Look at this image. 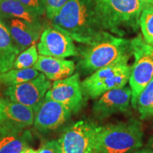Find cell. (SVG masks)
Returning <instances> with one entry per match:
<instances>
[{"label":"cell","instance_id":"1","mask_svg":"<svg viewBox=\"0 0 153 153\" xmlns=\"http://www.w3.org/2000/svg\"><path fill=\"white\" fill-rule=\"evenodd\" d=\"M51 22L53 27L86 45H92L112 35L94 0H70Z\"/></svg>","mask_w":153,"mask_h":153},{"label":"cell","instance_id":"2","mask_svg":"<svg viewBox=\"0 0 153 153\" xmlns=\"http://www.w3.org/2000/svg\"><path fill=\"white\" fill-rule=\"evenodd\" d=\"M79 54L78 70L84 74H91L99 69L129 59L132 55L131 41L111 35L92 45H87Z\"/></svg>","mask_w":153,"mask_h":153},{"label":"cell","instance_id":"3","mask_svg":"<svg viewBox=\"0 0 153 153\" xmlns=\"http://www.w3.org/2000/svg\"><path fill=\"white\" fill-rule=\"evenodd\" d=\"M143 132L140 122H128L100 126L97 153H133L143 145Z\"/></svg>","mask_w":153,"mask_h":153},{"label":"cell","instance_id":"4","mask_svg":"<svg viewBox=\"0 0 153 153\" xmlns=\"http://www.w3.org/2000/svg\"><path fill=\"white\" fill-rule=\"evenodd\" d=\"M111 33L123 36L124 29L136 30L145 7L138 0H94Z\"/></svg>","mask_w":153,"mask_h":153},{"label":"cell","instance_id":"5","mask_svg":"<svg viewBox=\"0 0 153 153\" xmlns=\"http://www.w3.org/2000/svg\"><path fill=\"white\" fill-rule=\"evenodd\" d=\"M129 59H123L99 69L81 82L86 99H97L106 91L125 87L129 81Z\"/></svg>","mask_w":153,"mask_h":153},{"label":"cell","instance_id":"6","mask_svg":"<svg viewBox=\"0 0 153 153\" xmlns=\"http://www.w3.org/2000/svg\"><path fill=\"white\" fill-rule=\"evenodd\" d=\"M134 62L131 68L129 84L131 89V104L136 109L140 94L153 78V45L141 36L131 41Z\"/></svg>","mask_w":153,"mask_h":153},{"label":"cell","instance_id":"7","mask_svg":"<svg viewBox=\"0 0 153 153\" xmlns=\"http://www.w3.org/2000/svg\"><path fill=\"white\" fill-rule=\"evenodd\" d=\"M100 126L89 120H79L66 128L57 140L62 153H97Z\"/></svg>","mask_w":153,"mask_h":153},{"label":"cell","instance_id":"8","mask_svg":"<svg viewBox=\"0 0 153 153\" xmlns=\"http://www.w3.org/2000/svg\"><path fill=\"white\" fill-rule=\"evenodd\" d=\"M45 99L60 102L76 114L83 108L86 98L82 89L79 74L76 72L65 79L53 82Z\"/></svg>","mask_w":153,"mask_h":153},{"label":"cell","instance_id":"9","mask_svg":"<svg viewBox=\"0 0 153 153\" xmlns=\"http://www.w3.org/2000/svg\"><path fill=\"white\" fill-rule=\"evenodd\" d=\"M51 85V80L40 73L35 79L7 87L4 94L11 101L29 106L36 112Z\"/></svg>","mask_w":153,"mask_h":153},{"label":"cell","instance_id":"10","mask_svg":"<svg viewBox=\"0 0 153 153\" xmlns=\"http://www.w3.org/2000/svg\"><path fill=\"white\" fill-rule=\"evenodd\" d=\"M37 49L41 55L59 58L79 55V51L74 45L73 39L53 26L44 28Z\"/></svg>","mask_w":153,"mask_h":153},{"label":"cell","instance_id":"11","mask_svg":"<svg viewBox=\"0 0 153 153\" xmlns=\"http://www.w3.org/2000/svg\"><path fill=\"white\" fill-rule=\"evenodd\" d=\"M72 114L65 105L45 99L35 112L34 128L42 133L54 131L65 123Z\"/></svg>","mask_w":153,"mask_h":153},{"label":"cell","instance_id":"12","mask_svg":"<svg viewBox=\"0 0 153 153\" xmlns=\"http://www.w3.org/2000/svg\"><path fill=\"white\" fill-rule=\"evenodd\" d=\"M131 101V89L123 87L103 94L94 103L93 113L96 118L104 119L118 113L126 112Z\"/></svg>","mask_w":153,"mask_h":153},{"label":"cell","instance_id":"13","mask_svg":"<svg viewBox=\"0 0 153 153\" xmlns=\"http://www.w3.org/2000/svg\"><path fill=\"white\" fill-rule=\"evenodd\" d=\"M35 112L33 108L20 103L3 99L2 114L0 126L16 129H26L33 124Z\"/></svg>","mask_w":153,"mask_h":153},{"label":"cell","instance_id":"14","mask_svg":"<svg viewBox=\"0 0 153 153\" xmlns=\"http://www.w3.org/2000/svg\"><path fill=\"white\" fill-rule=\"evenodd\" d=\"M8 29L13 41L19 51L28 48L35 44L41 37L43 29L20 19H8L0 20Z\"/></svg>","mask_w":153,"mask_h":153},{"label":"cell","instance_id":"15","mask_svg":"<svg viewBox=\"0 0 153 153\" xmlns=\"http://www.w3.org/2000/svg\"><path fill=\"white\" fill-rule=\"evenodd\" d=\"M33 68L45 74L49 80L57 81L73 74L75 70V64L72 60H65V58L40 55Z\"/></svg>","mask_w":153,"mask_h":153},{"label":"cell","instance_id":"16","mask_svg":"<svg viewBox=\"0 0 153 153\" xmlns=\"http://www.w3.org/2000/svg\"><path fill=\"white\" fill-rule=\"evenodd\" d=\"M33 135L28 128L16 129L0 126V153H22L29 148Z\"/></svg>","mask_w":153,"mask_h":153},{"label":"cell","instance_id":"17","mask_svg":"<svg viewBox=\"0 0 153 153\" xmlns=\"http://www.w3.org/2000/svg\"><path fill=\"white\" fill-rule=\"evenodd\" d=\"M20 19L43 29L39 16L32 13L19 0H0V20Z\"/></svg>","mask_w":153,"mask_h":153},{"label":"cell","instance_id":"18","mask_svg":"<svg viewBox=\"0 0 153 153\" xmlns=\"http://www.w3.org/2000/svg\"><path fill=\"white\" fill-rule=\"evenodd\" d=\"M19 53L20 51L13 41L7 28L0 22V74L13 68Z\"/></svg>","mask_w":153,"mask_h":153},{"label":"cell","instance_id":"19","mask_svg":"<svg viewBox=\"0 0 153 153\" xmlns=\"http://www.w3.org/2000/svg\"><path fill=\"white\" fill-rule=\"evenodd\" d=\"M39 74V72L33 68L11 69L0 74V85L7 87H12L35 79Z\"/></svg>","mask_w":153,"mask_h":153},{"label":"cell","instance_id":"20","mask_svg":"<svg viewBox=\"0 0 153 153\" xmlns=\"http://www.w3.org/2000/svg\"><path fill=\"white\" fill-rule=\"evenodd\" d=\"M136 109L138 111L141 120L153 118V78L140 94Z\"/></svg>","mask_w":153,"mask_h":153},{"label":"cell","instance_id":"21","mask_svg":"<svg viewBox=\"0 0 153 153\" xmlns=\"http://www.w3.org/2000/svg\"><path fill=\"white\" fill-rule=\"evenodd\" d=\"M38 52L36 44L30 45L22 52H21L15 60L13 68L26 69L33 68L38 59Z\"/></svg>","mask_w":153,"mask_h":153},{"label":"cell","instance_id":"22","mask_svg":"<svg viewBox=\"0 0 153 153\" xmlns=\"http://www.w3.org/2000/svg\"><path fill=\"white\" fill-rule=\"evenodd\" d=\"M139 25L145 41L153 45V7H146L142 11Z\"/></svg>","mask_w":153,"mask_h":153},{"label":"cell","instance_id":"23","mask_svg":"<svg viewBox=\"0 0 153 153\" xmlns=\"http://www.w3.org/2000/svg\"><path fill=\"white\" fill-rule=\"evenodd\" d=\"M70 0H45V14L49 20L54 16Z\"/></svg>","mask_w":153,"mask_h":153},{"label":"cell","instance_id":"24","mask_svg":"<svg viewBox=\"0 0 153 153\" xmlns=\"http://www.w3.org/2000/svg\"><path fill=\"white\" fill-rule=\"evenodd\" d=\"M19 1L38 16H43L45 13V0H19Z\"/></svg>","mask_w":153,"mask_h":153},{"label":"cell","instance_id":"25","mask_svg":"<svg viewBox=\"0 0 153 153\" xmlns=\"http://www.w3.org/2000/svg\"><path fill=\"white\" fill-rule=\"evenodd\" d=\"M38 153H62L58 141L51 140L42 144L38 150Z\"/></svg>","mask_w":153,"mask_h":153},{"label":"cell","instance_id":"26","mask_svg":"<svg viewBox=\"0 0 153 153\" xmlns=\"http://www.w3.org/2000/svg\"><path fill=\"white\" fill-rule=\"evenodd\" d=\"M138 1L145 8L148 7H153V0H138Z\"/></svg>","mask_w":153,"mask_h":153},{"label":"cell","instance_id":"27","mask_svg":"<svg viewBox=\"0 0 153 153\" xmlns=\"http://www.w3.org/2000/svg\"><path fill=\"white\" fill-rule=\"evenodd\" d=\"M133 153H153V151L149 148H144L141 150H137Z\"/></svg>","mask_w":153,"mask_h":153},{"label":"cell","instance_id":"28","mask_svg":"<svg viewBox=\"0 0 153 153\" xmlns=\"http://www.w3.org/2000/svg\"><path fill=\"white\" fill-rule=\"evenodd\" d=\"M147 147H148V148L150 149V150H152L153 151V135L151 136L150 137V139H149Z\"/></svg>","mask_w":153,"mask_h":153},{"label":"cell","instance_id":"29","mask_svg":"<svg viewBox=\"0 0 153 153\" xmlns=\"http://www.w3.org/2000/svg\"><path fill=\"white\" fill-rule=\"evenodd\" d=\"M22 153H38V150H36L31 148H28L26 150L23 151Z\"/></svg>","mask_w":153,"mask_h":153},{"label":"cell","instance_id":"30","mask_svg":"<svg viewBox=\"0 0 153 153\" xmlns=\"http://www.w3.org/2000/svg\"><path fill=\"white\" fill-rule=\"evenodd\" d=\"M2 107H3V98L0 94V121H1V114H2Z\"/></svg>","mask_w":153,"mask_h":153}]
</instances>
